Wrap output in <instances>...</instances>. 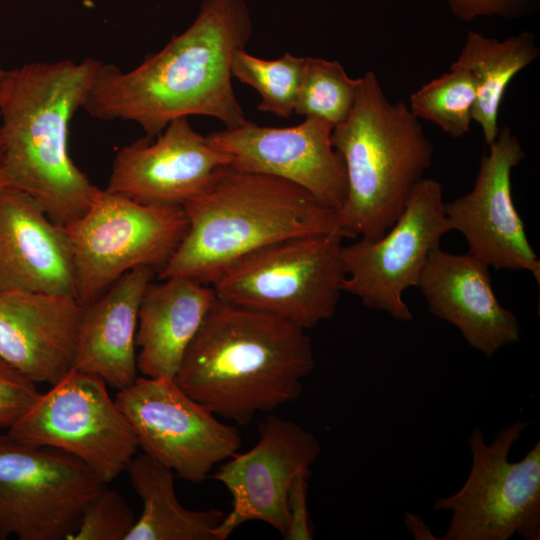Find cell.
<instances>
[{"label":"cell","mask_w":540,"mask_h":540,"mask_svg":"<svg viewBox=\"0 0 540 540\" xmlns=\"http://www.w3.org/2000/svg\"><path fill=\"white\" fill-rule=\"evenodd\" d=\"M252 21L244 0H203L193 23L130 71L103 64L83 106L101 120L138 124L155 138L174 119L216 118L225 128L247 119L232 86L231 60Z\"/></svg>","instance_id":"obj_1"},{"label":"cell","mask_w":540,"mask_h":540,"mask_svg":"<svg viewBox=\"0 0 540 540\" xmlns=\"http://www.w3.org/2000/svg\"><path fill=\"white\" fill-rule=\"evenodd\" d=\"M103 64L91 57L30 62L5 73L0 187L27 193L62 226L86 212L96 190L70 156L69 127Z\"/></svg>","instance_id":"obj_2"},{"label":"cell","mask_w":540,"mask_h":540,"mask_svg":"<svg viewBox=\"0 0 540 540\" xmlns=\"http://www.w3.org/2000/svg\"><path fill=\"white\" fill-rule=\"evenodd\" d=\"M314 367L306 329L217 298L174 380L216 416L246 425L296 400Z\"/></svg>","instance_id":"obj_3"},{"label":"cell","mask_w":540,"mask_h":540,"mask_svg":"<svg viewBox=\"0 0 540 540\" xmlns=\"http://www.w3.org/2000/svg\"><path fill=\"white\" fill-rule=\"evenodd\" d=\"M183 210L186 234L158 279L181 276L210 285L232 263L267 245L300 236L344 234L335 211L305 189L230 165Z\"/></svg>","instance_id":"obj_4"},{"label":"cell","mask_w":540,"mask_h":540,"mask_svg":"<svg viewBox=\"0 0 540 540\" xmlns=\"http://www.w3.org/2000/svg\"><path fill=\"white\" fill-rule=\"evenodd\" d=\"M331 142L347 175L336 223L346 238L378 239L401 216L424 178L433 145L419 119L404 102L387 98L372 71L360 77L354 107L333 127Z\"/></svg>","instance_id":"obj_5"},{"label":"cell","mask_w":540,"mask_h":540,"mask_svg":"<svg viewBox=\"0 0 540 540\" xmlns=\"http://www.w3.org/2000/svg\"><path fill=\"white\" fill-rule=\"evenodd\" d=\"M341 232L295 237L255 250L210 285L223 302L310 329L331 319L346 276Z\"/></svg>","instance_id":"obj_6"},{"label":"cell","mask_w":540,"mask_h":540,"mask_svg":"<svg viewBox=\"0 0 540 540\" xmlns=\"http://www.w3.org/2000/svg\"><path fill=\"white\" fill-rule=\"evenodd\" d=\"M183 207L145 205L96 187L86 212L64 226L75 298L86 305L138 267L158 274L186 234Z\"/></svg>","instance_id":"obj_7"},{"label":"cell","mask_w":540,"mask_h":540,"mask_svg":"<svg viewBox=\"0 0 540 540\" xmlns=\"http://www.w3.org/2000/svg\"><path fill=\"white\" fill-rule=\"evenodd\" d=\"M529 425L517 420L488 444L480 428L471 431L472 463L465 483L434 503L435 510L451 512L442 540L540 539V441L520 461H509Z\"/></svg>","instance_id":"obj_8"},{"label":"cell","mask_w":540,"mask_h":540,"mask_svg":"<svg viewBox=\"0 0 540 540\" xmlns=\"http://www.w3.org/2000/svg\"><path fill=\"white\" fill-rule=\"evenodd\" d=\"M7 434L22 443L65 451L106 484L118 477L139 448L134 431L107 383L72 369L41 393Z\"/></svg>","instance_id":"obj_9"},{"label":"cell","mask_w":540,"mask_h":540,"mask_svg":"<svg viewBox=\"0 0 540 540\" xmlns=\"http://www.w3.org/2000/svg\"><path fill=\"white\" fill-rule=\"evenodd\" d=\"M104 488L73 455L0 435V539L67 540Z\"/></svg>","instance_id":"obj_10"},{"label":"cell","mask_w":540,"mask_h":540,"mask_svg":"<svg viewBox=\"0 0 540 540\" xmlns=\"http://www.w3.org/2000/svg\"><path fill=\"white\" fill-rule=\"evenodd\" d=\"M452 231L445 212L442 184L422 178L401 216L378 239L360 238L342 246L346 276L342 292L358 297L367 308L388 313L397 321L413 316L402 298L418 287L430 252Z\"/></svg>","instance_id":"obj_11"},{"label":"cell","mask_w":540,"mask_h":540,"mask_svg":"<svg viewBox=\"0 0 540 540\" xmlns=\"http://www.w3.org/2000/svg\"><path fill=\"white\" fill-rule=\"evenodd\" d=\"M115 402L143 452L187 481H203L242 446L236 427L221 422L173 378L138 376Z\"/></svg>","instance_id":"obj_12"},{"label":"cell","mask_w":540,"mask_h":540,"mask_svg":"<svg viewBox=\"0 0 540 540\" xmlns=\"http://www.w3.org/2000/svg\"><path fill=\"white\" fill-rule=\"evenodd\" d=\"M258 435L255 446L230 457L213 476L232 496V509L217 528V540L227 539L249 521L264 522L283 535L289 489L299 475H311L321 452L313 433L279 416L261 422Z\"/></svg>","instance_id":"obj_13"},{"label":"cell","mask_w":540,"mask_h":540,"mask_svg":"<svg viewBox=\"0 0 540 540\" xmlns=\"http://www.w3.org/2000/svg\"><path fill=\"white\" fill-rule=\"evenodd\" d=\"M333 127L319 118H305L291 127L259 126L246 120L207 138L229 155L230 166L296 184L336 213L347 195V175L331 142Z\"/></svg>","instance_id":"obj_14"},{"label":"cell","mask_w":540,"mask_h":540,"mask_svg":"<svg viewBox=\"0 0 540 540\" xmlns=\"http://www.w3.org/2000/svg\"><path fill=\"white\" fill-rule=\"evenodd\" d=\"M525 157L516 135L500 128L484 153L472 190L445 203L451 229L460 232L468 253L496 270H524L540 283V261L531 247L512 197V170Z\"/></svg>","instance_id":"obj_15"},{"label":"cell","mask_w":540,"mask_h":540,"mask_svg":"<svg viewBox=\"0 0 540 540\" xmlns=\"http://www.w3.org/2000/svg\"><path fill=\"white\" fill-rule=\"evenodd\" d=\"M230 163L229 155L180 117L155 138L122 147L105 189L145 205L183 207Z\"/></svg>","instance_id":"obj_16"},{"label":"cell","mask_w":540,"mask_h":540,"mask_svg":"<svg viewBox=\"0 0 540 540\" xmlns=\"http://www.w3.org/2000/svg\"><path fill=\"white\" fill-rule=\"evenodd\" d=\"M418 287L429 312L456 327L486 358L519 341V322L497 300L489 266L470 253L432 250Z\"/></svg>","instance_id":"obj_17"},{"label":"cell","mask_w":540,"mask_h":540,"mask_svg":"<svg viewBox=\"0 0 540 540\" xmlns=\"http://www.w3.org/2000/svg\"><path fill=\"white\" fill-rule=\"evenodd\" d=\"M83 306L74 296L0 291V357L37 383L72 369Z\"/></svg>","instance_id":"obj_18"},{"label":"cell","mask_w":540,"mask_h":540,"mask_svg":"<svg viewBox=\"0 0 540 540\" xmlns=\"http://www.w3.org/2000/svg\"><path fill=\"white\" fill-rule=\"evenodd\" d=\"M0 291L75 297L70 242L25 192L0 187Z\"/></svg>","instance_id":"obj_19"},{"label":"cell","mask_w":540,"mask_h":540,"mask_svg":"<svg viewBox=\"0 0 540 540\" xmlns=\"http://www.w3.org/2000/svg\"><path fill=\"white\" fill-rule=\"evenodd\" d=\"M156 272L132 269L83 306L73 369L123 389L138 377L136 331L142 296Z\"/></svg>","instance_id":"obj_20"},{"label":"cell","mask_w":540,"mask_h":540,"mask_svg":"<svg viewBox=\"0 0 540 540\" xmlns=\"http://www.w3.org/2000/svg\"><path fill=\"white\" fill-rule=\"evenodd\" d=\"M151 281L141 299L136 331L138 372L175 377L184 354L217 300L211 285L173 276Z\"/></svg>","instance_id":"obj_21"},{"label":"cell","mask_w":540,"mask_h":540,"mask_svg":"<svg viewBox=\"0 0 540 540\" xmlns=\"http://www.w3.org/2000/svg\"><path fill=\"white\" fill-rule=\"evenodd\" d=\"M126 471L143 509L125 540H217L225 513L182 506L172 470L143 452L132 458Z\"/></svg>","instance_id":"obj_22"},{"label":"cell","mask_w":540,"mask_h":540,"mask_svg":"<svg viewBox=\"0 0 540 540\" xmlns=\"http://www.w3.org/2000/svg\"><path fill=\"white\" fill-rule=\"evenodd\" d=\"M539 56L531 32L522 31L503 41L469 31L458 58L452 63L469 72L475 83L476 99L472 120L480 126L486 144L498 136L501 102L513 78Z\"/></svg>","instance_id":"obj_23"},{"label":"cell","mask_w":540,"mask_h":540,"mask_svg":"<svg viewBox=\"0 0 540 540\" xmlns=\"http://www.w3.org/2000/svg\"><path fill=\"white\" fill-rule=\"evenodd\" d=\"M475 99V83L469 72L451 64L449 71L415 91L408 107L418 119L435 124L452 138H460L470 130Z\"/></svg>","instance_id":"obj_24"},{"label":"cell","mask_w":540,"mask_h":540,"mask_svg":"<svg viewBox=\"0 0 540 540\" xmlns=\"http://www.w3.org/2000/svg\"><path fill=\"white\" fill-rule=\"evenodd\" d=\"M359 86L360 78H351L338 61L305 57L294 112L336 126L351 113Z\"/></svg>","instance_id":"obj_25"},{"label":"cell","mask_w":540,"mask_h":540,"mask_svg":"<svg viewBox=\"0 0 540 540\" xmlns=\"http://www.w3.org/2000/svg\"><path fill=\"white\" fill-rule=\"evenodd\" d=\"M304 61L289 52L274 60L262 59L241 48L232 56L231 74L258 92L259 111L288 118L294 112Z\"/></svg>","instance_id":"obj_26"},{"label":"cell","mask_w":540,"mask_h":540,"mask_svg":"<svg viewBox=\"0 0 540 540\" xmlns=\"http://www.w3.org/2000/svg\"><path fill=\"white\" fill-rule=\"evenodd\" d=\"M135 521L125 499L104 488L87 504L67 540H125Z\"/></svg>","instance_id":"obj_27"},{"label":"cell","mask_w":540,"mask_h":540,"mask_svg":"<svg viewBox=\"0 0 540 540\" xmlns=\"http://www.w3.org/2000/svg\"><path fill=\"white\" fill-rule=\"evenodd\" d=\"M39 395L35 382L0 357V427L10 428Z\"/></svg>","instance_id":"obj_28"},{"label":"cell","mask_w":540,"mask_h":540,"mask_svg":"<svg viewBox=\"0 0 540 540\" xmlns=\"http://www.w3.org/2000/svg\"><path fill=\"white\" fill-rule=\"evenodd\" d=\"M299 475L292 483L286 502V528L282 535L286 540H311L313 528L308 510V478Z\"/></svg>","instance_id":"obj_29"},{"label":"cell","mask_w":540,"mask_h":540,"mask_svg":"<svg viewBox=\"0 0 540 540\" xmlns=\"http://www.w3.org/2000/svg\"><path fill=\"white\" fill-rule=\"evenodd\" d=\"M537 0H447L452 13L461 21L477 17L516 18L528 12Z\"/></svg>","instance_id":"obj_30"},{"label":"cell","mask_w":540,"mask_h":540,"mask_svg":"<svg viewBox=\"0 0 540 540\" xmlns=\"http://www.w3.org/2000/svg\"><path fill=\"white\" fill-rule=\"evenodd\" d=\"M404 523L407 531L416 540H435L428 525L416 514L407 512L404 516Z\"/></svg>","instance_id":"obj_31"},{"label":"cell","mask_w":540,"mask_h":540,"mask_svg":"<svg viewBox=\"0 0 540 540\" xmlns=\"http://www.w3.org/2000/svg\"><path fill=\"white\" fill-rule=\"evenodd\" d=\"M5 73H6V70L3 69V68L0 66V93H1L2 85H3Z\"/></svg>","instance_id":"obj_32"},{"label":"cell","mask_w":540,"mask_h":540,"mask_svg":"<svg viewBox=\"0 0 540 540\" xmlns=\"http://www.w3.org/2000/svg\"><path fill=\"white\" fill-rule=\"evenodd\" d=\"M2 156H3V144H2V138H1V133H0V165L2 162Z\"/></svg>","instance_id":"obj_33"}]
</instances>
